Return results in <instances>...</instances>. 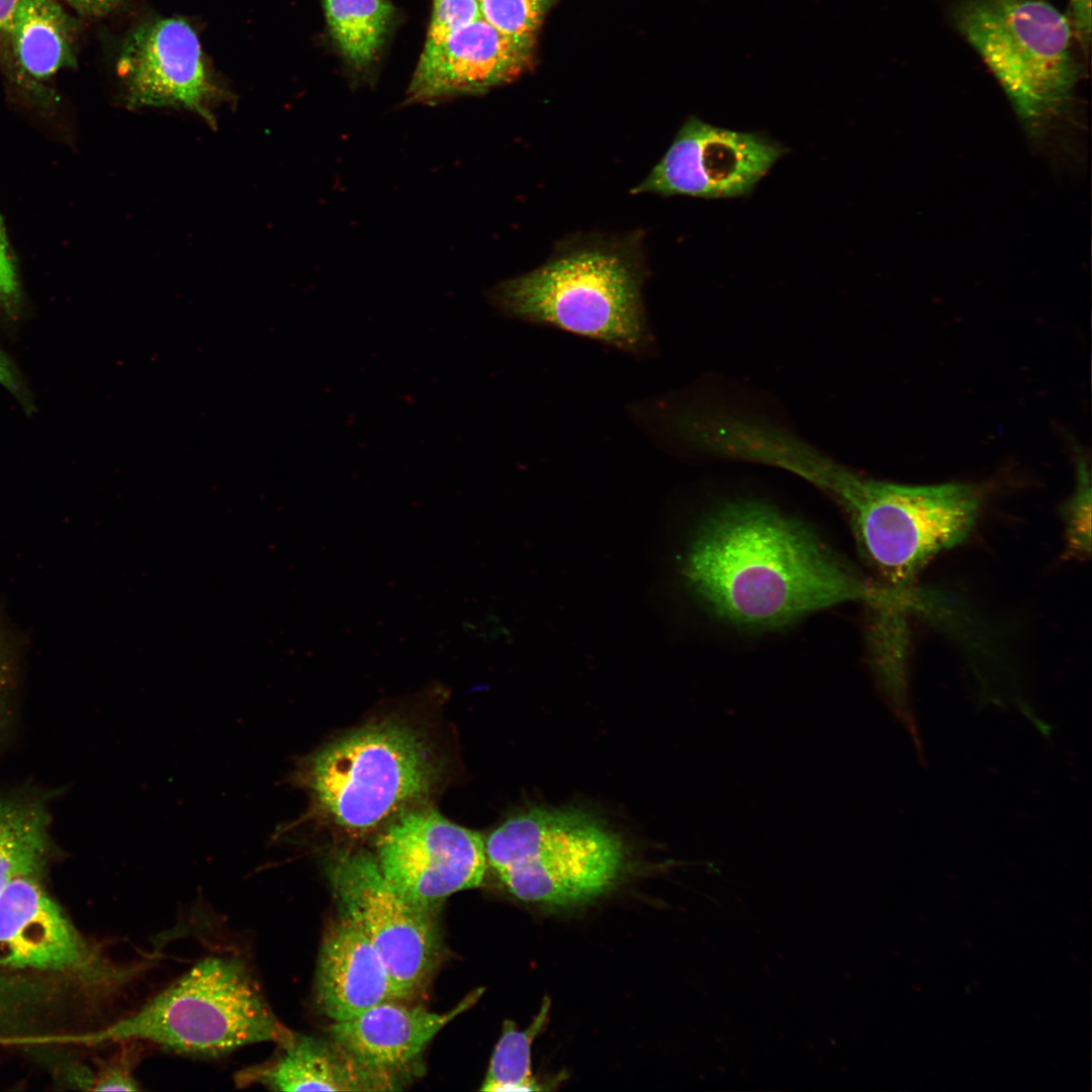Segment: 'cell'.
I'll return each mask as SVG.
<instances>
[{
	"label": "cell",
	"mask_w": 1092,
	"mask_h": 1092,
	"mask_svg": "<svg viewBox=\"0 0 1092 1092\" xmlns=\"http://www.w3.org/2000/svg\"><path fill=\"white\" fill-rule=\"evenodd\" d=\"M686 581L714 616L769 630L847 602L876 609L888 596L807 527L754 500L727 503L707 517L687 552Z\"/></svg>",
	"instance_id": "6da1fadb"
},
{
	"label": "cell",
	"mask_w": 1092,
	"mask_h": 1092,
	"mask_svg": "<svg viewBox=\"0 0 1092 1092\" xmlns=\"http://www.w3.org/2000/svg\"><path fill=\"white\" fill-rule=\"evenodd\" d=\"M776 466L831 496L878 575L876 584L900 602L931 557L968 537L982 504L979 490L966 483L913 486L862 476L797 437L779 449Z\"/></svg>",
	"instance_id": "7a4b0ae2"
},
{
	"label": "cell",
	"mask_w": 1092,
	"mask_h": 1092,
	"mask_svg": "<svg viewBox=\"0 0 1092 1092\" xmlns=\"http://www.w3.org/2000/svg\"><path fill=\"white\" fill-rule=\"evenodd\" d=\"M646 274L637 239L587 238L497 283L486 297L505 316L644 356L653 348L642 297Z\"/></svg>",
	"instance_id": "3957f363"
},
{
	"label": "cell",
	"mask_w": 1092,
	"mask_h": 1092,
	"mask_svg": "<svg viewBox=\"0 0 1092 1092\" xmlns=\"http://www.w3.org/2000/svg\"><path fill=\"white\" fill-rule=\"evenodd\" d=\"M445 770L442 755L422 729L387 717L300 758L289 779L306 791L318 817L360 836L426 804Z\"/></svg>",
	"instance_id": "277c9868"
},
{
	"label": "cell",
	"mask_w": 1092,
	"mask_h": 1092,
	"mask_svg": "<svg viewBox=\"0 0 1092 1092\" xmlns=\"http://www.w3.org/2000/svg\"><path fill=\"white\" fill-rule=\"evenodd\" d=\"M294 1034L275 1015L248 960L217 952L196 961L127 1016L104 1028L68 1034L64 1041L136 1040L212 1058L254 1043L283 1045Z\"/></svg>",
	"instance_id": "5b68a950"
},
{
	"label": "cell",
	"mask_w": 1092,
	"mask_h": 1092,
	"mask_svg": "<svg viewBox=\"0 0 1092 1092\" xmlns=\"http://www.w3.org/2000/svg\"><path fill=\"white\" fill-rule=\"evenodd\" d=\"M956 24L1043 148L1069 121L1079 80L1069 16L1044 0H966Z\"/></svg>",
	"instance_id": "8992f818"
},
{
	"label": "cell",
	"mask_w": 1092,
	"mask_h": 1092,
	"mask_svg": "<svg viewBox=\"0 0 1092 1092\" xmlns=\"http://www.w3.org/2000/svg\"><path fill=\"white\" fill-rule=\"evenodd\" d=\"M487 863L520 900L567 906L608 891L628 858L623 838L577 808L533 807L485 839Z\"/></svg>",
	"instance_id": "52a82bcc"
},
{
	"label": "cell",
	"mask_w": 1092,
	"mask_h": 1092,
	"mask_svg": "<svg viewBox=\"0 0 1092 1092\" xmlns=\"http://www.w3.org/2000/svg\"><path fill=\"white\" fill-rule=\"evenodd\" d=\"M43 878L19 876L0 894V968L67 979L98 1003L119 995L152 962L112 961L79 930Z\"/></svg>",
	"instance_id": "ba28073f"
},
{
	"label": "cell",
	"mask_w": 1092,
	"mask_h": 1092,
	"mask_svg": "<svg viewBox=\"0 0 1092 1092\" xmlns=\"http://www.w3.org/2000/svg\"><path fill=\"white\" fill-rule=\"evenodd\" d=\"M327 873L340 914L354 922L383 960L400 1000L420 994L441 954L430 909L403 898L383 877L375 855L344 849Z\"/></svg>",
	"instance_id": "9c48e42d"
},
{
	"label": "cell",
	"mask_w": 1092,
	"mask_h": 1092,
	"mask_svg": "<svg viewBox=\"0 0 1092 1092\" xmlns=\"http://www.w3.org/2000/svg\"><path fill=\"white\" fill-rule=\"evenodd\" d=\"M378 867L406 900L431 909L460 891L480 886L485 839L427 804L400 813L376 841Z\"/></svg>",
	"instance_id": "30bf717a"
},
{
	"label": "cell",
	"mask_w": 1092,
	"mask_h": 1092,
	"mask_svg": "<svg viewBox=\"0 0 1092 1092\" xmlns=\"http://www.w3.org/2000/svg\"><path fill=\"white\" fill-rule=\"evenodd\" d=\"M786 153L755 132L689 118L662 159L632 193L729 198L746 195Z\"/></svg>",
	"instance_id": "8fae6325"
},
{
	"label": "cell",
	"mask_w": 1092,
	"mask_h": 1092,
	"mask_svg": "<svg viewBox=\"0 0 1092 1092\" xmlns=\"http://www.w3.org/2000/svg\"><path fill=\"white\" fill-rule=\"evenodd\" d=\"M116 71L128 107L184 108L215 125L212 106L224 95L185 20L158 18L134 27L121 42Z\"/></svg>",
	"instance_id": "7c38bea8"
},
{
	"label": "cell",
	"mask_w": 1092,
	"mask_h": 1092,
	"mask_svg": "<svg viewBox=\"0 0 1092 1092\" xmlns=\"http://www.w3.org/2000/svg\"><path fill=\"white\" fill-rule=\"evenodd\" d=\"M534 42L508 36L482 18L426 43L405 103H432L484 93L516 79L529 65Z\"/></svg>",
	"instance_id": "4fadbf2b"
},
{
	"label": "cell",
	"mask_w": 1092,
	"mask_h": 1092,
	"mask_svg": "<svg viewBox=\"0 0 1092 1092\" xmlns=\"http://www.w3.org/2000/svg\"><path fill=\"white\" fill-rule=\"evenodd\" d=\"M476 990L452 1009L437 1013L398 1000L377 1004L363 1013L333 1022L330 1038L357 1062L385 1077L399 1089L402 1078L421 1060L429 1042L480 997Z\"/></svg>",
	"instance_id": "5bb4252c"
},
{
	"label": "cell",
	"mask_w": 1092,
	"mask_h": 1092,
	"mask_svg": "<svg viewBox=\"0 0 1092 1092\" xmlns=\"http://www.w3.org/2000/svg\"><path fill=\"white\" fill-rule=\"evenodd\" d=\"M315 997L334 1022L400 1000L377 949L350 919L339 914L327 929L315 969Z\"/></svg>",
	"instance_id": "9a60e30c"
},
{
	"label": "cell",
	"mask_w": 1092,
	"mask_h": 1092,
	"mask_svg": "<svg viewBox=\"0 0 1092 1092\" xmlns=\"http://www.w3.org/2000/svg\"><path fill=\"white\" fill-rule=\"evenodd\" d=\"M272 1059L238 1072L244 1088L260 1085L275 1091H385L398 1089L385 1077L357 1062L331 1038L294 1034Z\"/></svg>",
	"instance_id": "2e32d148"
},
{
	"label": "cell",
	"mask_w": 1092,
	"mask_h": 1092,
	"mask_svg": "<svg viewBox=\"0 0 1092 1092\" xmlns=\"http://www.w3.org/2000/svg\"><path fill=\"white\" fill-rule=\"evenodd\" d=\"M77 19L58 0H20L0 63L19 84L43 91L77 65Z\"/></svg>",
	"instance_id": "e0dca14e"
},
{
	"label": "cell",
	"mask_w": 1092,
	"mask_h": 1092,
	"mask_svg": "<svg viewBox=\"0 0 1092 1092\" xmlns=\"http://www.w3.org/2000/svg\"><path fill=\"white\" fill-rule=\"evenodd\" d=\"M48 799L35 793L0 797V894L15 878L46 874L56 856Z\"/></svg>",
	"instance_id": "ac0fdd59"
},
{
	"label": "cell",
	"mask_w": 1092,
	"mask_h": 1092,
	"mask_svg": "<svg viewBox=\"0 0 1092 1092\" xmlns=\"http://www.w3.org/2000/svg\"><path fill=\"white\" fill-rule=\"evenodd\" d=\"M331 34L343 55L356 67H364L384 41L392 17L385 0H326Z\"/></svg>",
	"instance_id": "d6986e66"
},
{
	"label": "cell",
	"mask_w": 1092,
	"mask_h": 1092,
	"mask_svg": "<svg viewBox=\"0 0 1092 1092\" xmlns=\"http://www.w3.org/2000/svg\"><path fill=\"white\" fill-rule=\"evenodd\" d=\"M550 1007L546 997L541 1009L525 1030H518L512 1020L503 1024L502 1036L492 1053L480 1090L532 1091L539 1090L531 1072L532 1043L545 1025Z\"/></svg>",
	"instance_id": "ffe728a7"
},
{
	"label": "cell",
	"mask_w": 1092,
	"mask_h": 1092,
	"mask_svg": "<svg viewBox=\"0 0 1092 1092\" xmlns=\"http://www.w3.org/2000/svg\"><path fill=\"white\" fill-rule=\"evenodd\" d=\"M27 639L0 605V746L16 712Z\"/></svg>",
	"instance_id": "44dd1931"
},
{
	"label": "cell",
	"mask_w": 1092,
	"mask_h": 1092,
	"mask_svg": "<svg viewBox=\"0 0 1092 1092\" xmlns=\"http://www.w3.org/2000/svg\"><path fill=\"white\" fill-rule=\"evenodd\" d=\"M118 1049L96 1070L80 1068L76 1082L80 1088L91 1091H136L140 1082L135 1078V1068L141 1059L143 1043L136 1040L116 1042Z\"/></svg>",
	"instance_id": "7402d4cb"
},
{
	"label": "cell",
	"mask_w": 1092,
	"mask_h": 1092,
	"mask_svg": "<svg viewBox=\"0 0 1092 1092\" xmlns=\"http://www.w3.org/2000/svg\"><path fill=\"white\" fill-rule=\"evenodd\" d=\"M551 0H479L481 18L516 39L535 40Z\"/></svg>",
	"instance_id": "603a6c76"
},
{
	"label": "cell",
	"mask_w": 1092,
	"mask_h": 1092,
	"mask_svg": "<svg viewBox=\"0 0 1092 1092\" xmlns=\"http://www.w3.org/2000/svg\"><path fill=\"white\" fill-rule=\"evenodd\" d=\"M1085 459H1079L1075 492L1063 509L1069 549L1084 555L1090 552L1091 485Z\"/></svg>",
	"instance_id": "cb8c5ba5"
},
{
	"label": "cell",
	"mask_w": 1092,
	"mask_h": 1092,
	"mask_svg": "<svg viewBox=\"0 0 1092 1092\" xmlns=\"http://www.w3.org/2000/svg\"><path fill=\"white\" fill-rule=\"evenodd\" d=\"M480 18L479 0H434L426 43L436 42Z\"/></svg>",
	"instance_id": "d4e9b609"
},
{
	"label": "cell",
	"mask_w": 1092,
	"mask_h": 1092,
	"mask_svg": "<svg viewBox=\"0 0 1092 1092\" xmlns=\"http://www.w3.org/2000/svg\"><path fill=\"white\" fill-rule=\"evenodd\" d=\"M19 293V284L15 266L9 250L4 224L0 217V304L7 305L15 301Z\"/></svg>",
	"instance_id": "484cf974"
},
{
	"label": "cell",
	"mask_w": 1092,
	"mask_h": 1092,
	"mask_svg": "<svg viewBox=\"0 0 1092 1092\" xmlns=\"http://www.w3.org/2000/svg\"><path fill=\"white\" fill-rule=\"evenodd\" d=\"M1069 18L1074 36L1087 47L1091 37V0H1070Z\"/></svg>",
	"instance_id": "4316f807"
},
{
	"label": "cell",
	"mask_w": 1092,
	"mask_h": 1092,
	"mask_svg": "<svg viewBox=\"0 0 1092 1092\" xmlns=\"http://www.w3.org/2000/svg\"><path fill=\"white\" fill-rule=\"evenodd\" d=\"M78 14L87 17H98L107 14L115 8L121 0H62Z\"/></svg>",
	"instance_id": "83f0119b"
},
{
	"label": "cell",
	"mask_w": 1092,
	"mask_h": 1092,
	"mask_svg": "<svg viewBox=\"0 0 1092 1092\" xmlns=\"http://www.w3.org/2000/svg\"><path fill=\"white\" fill-rule=\"evenodd\" d=\"M19 3L20 0H0V61L5 52Z\"/></svg>",
	"instance_id": "f1b7e54d"
},
{
	"label": "cell",
	"mask_w": 1092,
	"mask_h": 1092,
	"mask_svg": "<svg viewBox=\"0 0 1092 1092\" xmlns=\"http://www.w3.org/2000/svg\"><path fill=\"white\" fill-rule=\"evenodd\" d=\"M0 384L4 385L10 390L17 389V379L13 373V369L5 357L0 351Z\"/></svg>",
	"instance_id": "f546056e"
}]
</instances>
